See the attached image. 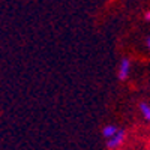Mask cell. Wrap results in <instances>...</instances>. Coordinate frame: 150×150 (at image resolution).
Here are the masks:
<instances>
[{
    "label": "cell",
    "instance_id": "1",
    "mask_svg": "<svg viewBox=\"0 0 150 150\" xmlns=\"http://www.w3.org/2000/svg\"><path fill=\"white\" fill-rule=\"evenodd\" d=\"M125 138H126V131H125V129H119V131L116 132V135L111 137V138L107 141V147H108L110 150H114V149H117L119 146L123 144Z\"/></svg>",
    "mask_w": 150,
    "mask_h": 150
},
{
    "label": "cell",
    "instance_id": "2",
    "mask_svg": "<svg viewBox=\"0 0 150 150\" xmlns=\"http://www.w3.org/2000/svg\"><path fill=\"white\" fill-rule=\"evenodd\" d=\"M129 72H131V60L128 57H123L119 65V80L125 81L129 77Z\"/></svg>",
    "mask_w": 150,
    "mask_h": 150
},
{
    "label": "cell",
    "instance_id": "3",
    "mask_svg": "<svg viewBox=\"0 0 150 150\" xmlns=\"http://www.w3.org/2000/svg\"><path fill=\"white\" fill-rule=\"evenodd\" d=\"M119 131V128L116 126V125H105V126L102 128V137L107 140H110L111 137H114L116 132Z\"/></svg>",
    "mask_w": 150,
    "mask_h": 150
},
{
    "label": "cell",
    "instance_id": "4",
    "mask_svg": "<svg viewBox=\"0 0 150 150\" xmlns=\"http://www.w3.org/2000/svg\"><path fill=\"white\" fill-rule=\"evenodd\" d=\"M138 108H140V112H141L143 119H144L147 123H150V104H147V102H140V104H138Z\"/></svg>",
    "mask_w": 150,
    "mask_h": 150
},
{
    "label": "cell",
    "instance_id": "5",
    "mask_svg": "<svg viewBox=\"0 0 150 150\" xmlns=\"http://www.w3.org/2000/svg\"><path fill=\"white\" fill-rule=\"evenodd\" d=\"M144 20L146 21H150V11H147L146 14H144Z\"/></svg>",
    "mask_w": 150,
    "mask_h": 150
},
{
    "label": "cell",
    "instance_id": "6",
    "mask_svg": "<svg viewBox=\"0 0 150 150\" xmlns=\"http://www.w3.org/2000/svg\"><path fill=\"white\" fill-rule=\"evenodd\" d=\"M146 45H147V48L150 50V36H147V38H146Z\"/></svg>",
    "mask_w": 150,
    "mask_h": 150
}]
</instances>
